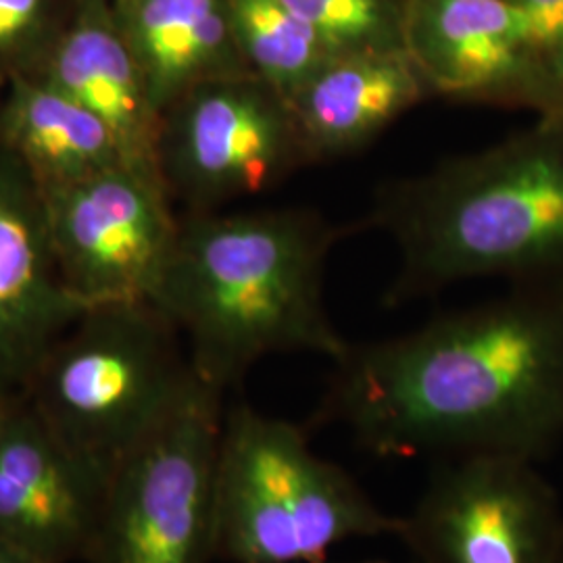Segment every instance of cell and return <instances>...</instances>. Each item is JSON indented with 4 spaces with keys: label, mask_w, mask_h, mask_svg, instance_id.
Instances as JSON below:
<instances>
[{
    "label": "cell",
    "mask_w": 563,
    "mask_h": 563,
    "mask_svg": "<svg viewBox=\"0 0 563 563\" xmlns=\"http://www.w3.org/2000/svg\"><path fill=\"white\" fill-rule=\"evenodd\" d=\"M549 65H551V71H553V78L558 81V86H560V90H562L563 95V42L551 53V57H549Z\"/></svg>",
    "instance_id": "cell-22"
},
{
    "label": "cell",
    "mask_w": 563,
    "mask_h": 563,
    "mask_svg": "<svg viewBox=\"0 0 563 563\" xmlns=\"http://www.w3.org/2000/svg\"><path fill=\"white\" fill-rule=\"evenodd\" d=\"M332 57L402 48V11L390 0H282Z\"/></svg>",
    "instance_id": "cell-18"
},
{
    "label": "cell",
    "mask_w": 563,
    "mask_h": 563,
    "mask_svg": "<svg viewBox=\"0 0 563 563\" xmlns=\"http://www.w3.org/2000/svg\"><path fill=\"white\" fill-rule=\"evenodd\" d=\"M0 146L27 167L42 190L125 162L113 134L95 113L36 76L7 81L0 101Z\"/></svg>",
    "instance_id": "cell-16"
},
{
    "label": "cell",
    "mask_w": 563,
    "mask_h": 563,
    "mask_svg": "<svg viewBox=\"0 0 563 563\" xmlns=\"http://www.w3.org/2000/svg\"><path fill=\"white\" fill-rule=\"evenodd\" d=\"M526 15L532 38L547 57L563 42V0H514Z\"/></svg>",
    "instance_id": "cell-20"
},
{
    "label": "cell",
    "mask_w": 563,
    "mask_h": 563,
    "mask_svg": "<svg viewBox=\"0 0 563 563\" xmlns=\"http://www.w3.org/2000/svg\"><path fill=\"white\" fill-rule=\"evenodd\" d=\"M430 95L405 48L339 55L288 97L311 162L349 155Z\"/></svg>",
    "instance_id": "cell-14"
},
{
    "label": "cell",
    "mask_w": 563,
    "mask_h": 563,
    "mask_svg": "<svg viewBox=\"0 0 563 563\" xmlns=\"http://www.w3.org/2000/svg\"><path fill=\"white\" fill-rule=\"evenodd\" d=\"M42 197L60 276L78 299L153 301L180 230L159 172L121 162Z\"/></svg>",
    "instance_id": "cell-8"
},
{
    "label": "cell",
    "mask_w": 563,
    "mask_h": 563,
    "mask_svg": "<svg viewBox=\"0 0 563 563\" xmlns=\"http://www.w3.org/2000/svg\"><path fill=\"white\" fill-rule=\"evenodd\" d=\"M230 9L242 59L286 101L332 59L318 34L282 0H230Z\"/></svg>",
    "instance_id": "cell-17"
},
{
    "label": "cell",
    "mask_w": 563,
    "mask_h": 563,
    "mask_svg": "<svg viewBox=\"0 0 563 563\" xmlns=\"http://www.w3.org/2000/svg\"><path fill=\"white\" fill-rule=\"evenodd\" d=\"M553 563H563V541L562 544H560V551H558V555H555Z\"/></svg>",
    "instance_id": "cell-23"
},
{
    "label": "cell",
    "mask_w": 563,
    "mask_h": 563,
    "mask_svg": "<svg viewBox=\"0 0 563 563\" xmlns=\"http://www.w3.org/2000/svg\"><path fill=\"white\" fill-rule=\"evenodd\" d=\"M0 563H42L32 555L23 553L20 549H13L9 544L0 543Z\"/></svg>",
    "instance_id": "cell-21"
},
{
    "label": "cell",
    "mask_w": 563,
    "mask_h": 563,
    "mask_svg": "<svg viewBox=\"0 0 563 563\" xmlns=\"http://www.w3.org/2000/svg\"><path fill=\"white\" fill-rule=\"evenodd\" d=\"M369 225L399 249L393 305L478 278L563 282V107L484 151L386 184Z\"/></svg>",
    "instance_id": "cell-3"
},
{
    "label": "cell",
    "mask_w": 563,
    "mask_h": 563,
    "mask_svg": "<svg viewBox=\"0 0 563 563\" xmlns=\"http://www.w3.org/2000/svg\"><path fill=\"white\" fill-rule=\"evenodd\" d=\"M118 18L159 115L199 84L251 74L230 0H123Z\"/></svg>",
    "instance_id": "cell-15"
},
{
    "label": "cell",
    "mask_w": 563,
    "mask_h": 563,
    "mask_svg": "<svg viewBox=\"0 0 563 563\" xmlns=\"http://www.w3.org/2000/svg\"><path fill=\"white\" fill-rule=\"evenodd\" d=\"M402 48L430 95L547 113L563 95L514 0H405Z\"/></svg>",
    "instance_id": "cell-10"
},
{
    "label": "cell",
    "mask_w": 563,
    "mask_h": 563,
    "mask_svg": "<svg viewBox=\"0 0 563 563\" xmlns=\"http://www.w3.org/2000/svg\"><path fill=\"white\" fill-rule=\"evenodd\" d=\"M309 162L286 97L253 74L199 84L162 115L157 167L190 213L262 195Z\"/></svg>",
    "instance_id": "cell-7"
},
{
    "label": "cell",
    "mask_w": 563,
    "mask_h": 563,
    "mask_svg": "<svg viewBox=\"0 0 563 563\" xmlns=\"http://www.w3.org/2000/svg\"><path fill=\"white\" fill-rule=\"evenodd\" d=\"M109 474L23 399L0 405V543L42 563L86 562Z\"/></svg>",
    "instance_id": "cell-11"
},
{
    "label": "cell",
    "mask_w": 563,
    "mask_h": 563,
    "mask_svg": "<svg viewBox=\"0 0 563 563\" xmlns=\"http://www.w3.org/2000/svg\"><path fill=\"white\" fill-rule=\"evenodd\" d=\"M36 78L95 113L113 134L125 162L159 172L162 115L148 97L118 13H111L102 0L81 2Z\"/></svg>",
    "instance_id": "cell-13"
},
{
    "label": "cell",
    "mask_w": 563,
    "mask_h": 563,
    "mask_svg": "<svg viewBox=\"0 0 563 563\" xmlns=\"http://www.w3.org/2000/svg\"><path fill=\"white\" fill-rule=\"evenodd\" d=\"M180 339L151 302L90 307L21 399L60 441L111 470L199 380Z\"/></svg>",
    "instance_id": "cell-5"
},
{
    "label": "cell",
    "mask_w": 563,
    "mask_h": 563,
    "mask_svg": "<svg viewBox=\"0 0 563 563\" xmlns=\"http://www.w3.org/2000/svg\"><path fill=\"white\" fill-rule=\"evenodd\" d=\"M320 563H328V562H320ZM360 563H388V562H383V560H367V562H360Z\"/></svg>",
    "instance_id": "cell-24"
},
{
    "label": "cell",
    "mask_w": 563,
    "mask_h": 563,
    "mask_svg": "<svg viewBox=\"0 0 563 563\" xmlns=\"http://www.w3.org/2000/svg\"><path fill=\"white\" fill-rule=\"evenodd\" d=\"M334 365L313 422L369 455L539 463L563 439V282L511 284L413 332L351 344Z\"/></svg>",
    "instance_id": "cell-1"
},
{
    "label": "cell",
    "mask_w": 563,
    "mask_h": 563,
    "mask_svg": "<svg viewBox=\"0 0 563 563\" xmlns=\"http://www.w3.org/2000/svg\"><path fill=\"white\" fill-rule=\"evenodd\" d=\"M90 305L63 280L42 188L0 146V405L18 401Z\"/></svg>",
    "instance_id": "cell-12"
},
{
    "label": "cell",
    "mask_w": 563,
    "mask_h": 563,
    "mask_svg": "<svg viewBox=\"0 0 563 563\" xmlns=\"http://www.w3.org/2000/svg\"><path fill=\"white\" fill-rule=\"evenodd\" d=\"M223 393L201 378L111 467L84 563L216 562Z\"/></svg>",
    "instance_id": "cell-6"
},
{
    "label": "cell",
    "mask_w": 563,
    "mask_h": 563,
    "mask_svg": "<svg viewBox=\"0 0 563 563\" xmlns=\"http://www.w3.org/2000/svg\"><path fill=\"white\" fill-rule=\"evenodd\" d=\"M401 516L376 504L299 423L249 402L223 411L216 476V562L320 563L357 539L397 537Z\"/></svg>",
    "instance_id": "cell-4"
},
{
    "label": "cell",
    "mask_w": 563,
    "mask_h": 563,
    "mask_svg": "<svg viewBox=\"0 0 563 563\" xmlns=\"http://www.w3.org/2000/svg\"><path fill=\"white\" fill-rule=\"evenodd\" d=\"M339 239L311 209L190 213L151 305L186 341L197 376L220 393L267 355L336 363L351 342L330 320L323 272Z\"/></svg>",
    "instance_id": "cell-2"
},
{
    "label": "cell",
    "mask_w": 563,
    "mask_h": 563,
    "mask_svg": "<svg viewBox=\"0 0 563 563\" xmlns=\"http://www.w3.org/2000/svg\"><path fill=\"white\" fill-rule=\"evenodd\" d=\"M397 539L416 563H553L562 501L537 462L476 453L449 457L401 516Z\"/></svg>",
    "instance_id": "cell-9"
},
{
    "label": "cell",
    "mask_w": 563,
    "mask_h": 563,
    "mask_svg": "<svg viewBox=\"0 0 563 563\" xmlns=\"http://www.w3.org/2000/svg\"><path fill=\"white\" fill-rule=\"evenodd\" d=\"M48 0H0V74L7 81L36 76L51 53L44 42Z\"/></svg>",
    "instance_id": "cell-19"
}]
</instances>
